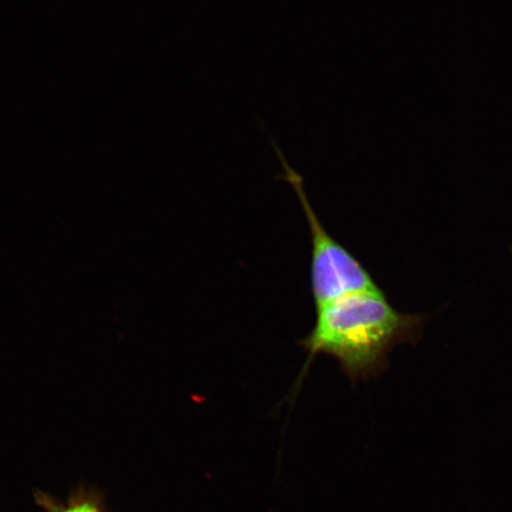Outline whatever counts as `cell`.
<instances>
[{
	"label": "cell",
	"mask_w": 512,
	"mask_h": 512,
	"mask_svg": "<svg viewBox=\"0 0 512 512\" xmlns=\"http://www.w3.org/2000/svg\"><path fill=\"white\" fill-rule=\"evenodd\" d=\"M56 512H102L94 503L81 502L69 505L68 508Z\"/></svg>",
	"instance_id": "obj_3"
},
{
	"label": "cell",
	"mask_w": 512,
	"mask_h": 512,
	"mask_svg": "<svg viewBox=\"0 0 512 512\" xmlns=\"http://www.w3.org/2000/svg\"><path fill=\"white\" fill-rule=\"evenodd\" d=\"M271 145L284 169V174L278 179L290 184L296 192L309 223L311 293L316 310L349 294L381 291L366 267L325 229L306 195L303 176L288 164L283 151L273 139Z\"/></svg>",
	"instance_id": "obj_2"
},
{
	"label": "cell",
	"mask_w": 512,
	"mask_h": 512,
	"mask_svg": "<svg viewBox=\"0 0 512 512\" xmlns=\"http://www.w3.org/2000/svg\"><path fill=\"white\" fill-rule=\"evenodd\" d=\"M316 311L315 326L299 343L307 352L302 376L313 358L326 355L352 383L382 374L389 366V352L418 341L426 319L396 311L382 291L349 294Z\"/></svg>",
	"instance_id": "obj_1"
}]
</instances>
